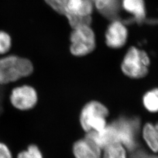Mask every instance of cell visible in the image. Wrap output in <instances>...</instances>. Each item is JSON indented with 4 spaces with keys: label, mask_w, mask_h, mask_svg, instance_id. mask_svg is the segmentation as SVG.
Returning a JSON list of instances; mask_svg holds the SVG:
<instances>
[{
    "label": "cell",
    "mask_w": 158,
    "mask_h": 158,
    "mask_svg": "<svg viewBox=\"0 0 158 158\" xmlns=\"http://www.w3.org/2000/svg\"><path fill=\"white\" fill-rule=\"evenodd\" d=\"M32 62L26 57L14 54L0 56V85L15 83L32 73Z\"/></svg>",
    "instance_id": "1"
},
{
    "label": "cell",
    "mask_w": 158,
    "mask_h": 158,
    "mask_svg": "<svg viewBox=\"0 0 158 158\" xmlns=\"http://www.w3.org/2000/svg\"><path fill=\"white\" fill-rule=\"evenodd\" d=\"M109 111L101 102L96 100L87 102L79 113V124L85 133L98 132L107 125Z\"/></svg>",
    "instance_id": "2"
},
{
    "label": "cell",
    "mask_w": 158,
    "mask_h": 158,
    "mask_svg": "<svg viewBox=\"0 0 158 158\" xmlns=\"http://www.w3.org/2000/svg\"><path fill=\"white\" fill-rule=\"evenodd\" d=\"M150 59L145 51L131 47L121 63V70L131 79H142L148 73Z\"/></svg>",
    "instance_id": "3"
},
{
    "label": "cell",
    "mask_w": 158,
    "mask_h": 158,
    "mask_svg": "<svg viewBox=\"0 0 158 158\" xmlns=\"http://www.w3.org/2000/svg\"><path fill=\"white\" fill-rule=\"evenodd\" d=\"M70 40L69 51L73 56H85L96 48L95 35L90 26L85 25L73 29Z\"/></svg>",
    "instance_id": "4"
},
{
    "label": "cell",
    "mask_w": 158,
    "mask_h": 158,
    "mask_svg": "<svg viewBox=\"0 0 158 158\" xmlns=\"http://www.w3.org/2000/svg\"><path fill=\"white\" fill-rule=\"evenodd\" d=\"M10 101L15 108L27 111L35 107L38 101V96L34 87L28 85H21L12 90Z\"/></svg>",
    "instance_id": "5"
},
{
    "label": "cell",
    "mask_w": 158,
    "mask_h": 158,
    "mask_svg": "<svg viewBox=\"0 0 158 158\" xmlns=\"http://www.w3.org/2000/svg\"><path fill=\"white\" fill-rule=\"evenodd\" d=\"M102 149L97 142L85 135L72 145L74 158H102Z\"/></svg>",
    "instance_id": "6"
},
{
    "label": "cell",
    "mask_w": 158,
    "mask_h": 158,
    "mask_svg": "<svg viewBox=\"0 0 158 158\" xmlns=\"http://www.w3.org/2000/svg\"><path fill=\"white\" fill-rule=\"evenodd\" d=\"M127 37L128 31L124 23L119 20H114L109 25L106 31V44L111 48H120L124 45Z\"/></svg>",
    "instance_id": "7"
},
{
    "label": "cell",
    "mask_w": 158,
    "mask_h": 158,
    "mask_svg": "<svg viewBox=\"0 0 158 158\" xmlns=\"http://www.w3.org/2000/svg\"><path fill=\"white\" fill-rule=\"evenodd\" d=\"M93 11L91 0H66L62 15L70 16H90Z\"/></svg>",
    "instance_id": "8"
},
{
    "label": "cell",
    "mask_w": 158,
    "mask_h": 158,
    "mask_svg": "<svg viewBox=\"0 0 158 158\" xmlns=\"http://www.w3.org/2000/svg\"><path fill=\"white\" fill-rule=\"evenodd\" d=\"M126 11L133 15L132 21L141 23L145 19L146 10L143 0H123L122 5Z\"/></svg>",
    "instance_id": "9"
},
{
    "label": "cell",
    "mask_w": 158,
    "mask_h": 158,
    "mask_svg": "<svg viewBox=\"0 0 158 158\" xmlns=\"http://www.w3.org/2000/svg\"><path fill=\"white\" fill-rule=\"evenodd\" d=\"M142 137L147 146L154 153H158V123H148L142 128Z\"/></svg>",
    "instance_id": "10"
},
{
    "label": "cell",
    "mask_w": 158,
    "mask_h": 158,
    "mask_svg": "<svg viewBox=\"0 0 158 158\" xmlns=\"http://www.w3.org/2000/svg\"><path fill=\"white\" fill-rule=\"evenodd\" d=\"M102 149V158H128V150L121 143L109 144Z\"/></svg>",
    "instance_id": "11"
},
{
    "label": "cell",
    "mask_w": 158,
    "mask_h": 158,
    "mask_svg": "<svg viewBox=\"0 0 158 158\" xmlns=\"http://www.w3.org/2000/svg\"><path fill=\"white\" fill-rule=\"evenodd\" d=\"M142 100L143 105L148 111L158 113V88L147 91Z\"/></svg>",
    "instance_id": "12"
},
{
    "label": "cell",
    "mask_w": 158,
    "mask_h": 158,
    "mask_svg": "<svg viewBox=\"0 0 158 158\" xmlns=\"http://www.w3.org/2000/svg\"><path fill=\"white\" fill-rule=\"evenodd\" d=\"M120 7L121 3L119 0H113L99 11L107 19L113 21L118 20Z\"/></svg>",
    "instance_id": "13"
},
{
    "label": "cell",
    "mask_w": 158,
    "mask_h": 158,
    "mask_svg": "<svg viewBox=\"0 0 158 158\" xmlns=\"http://www.w3.org/2000/svg\"><path fill=\"white\" fill-rule=\"evenodd\" d=\"M15 158H44V155L40 148L32 143L25 149L18 153Z\"/></svg>",
    "instance_id": "14"
},
{
    "label": "cell",
    "mask_w": 158,
    "mask_h": 158,
    "mask_svg": "<svg viewBox=\"0 0 158 158\" xmlns=\"http://www.w3.org/2000/svg\"><path fill=\"white\" fill-rule=\"evenodd\" d=\"M12 43L10 35L0 31V56L8 54L12 49Z\"/></svg>",
    "instance_id": "15"
},
{
    "label": "cell",
    "mask_w": 158,
    "mask_h": 158,
    "mask_svg": "<svg viewBox=\"0 0 158 158\" xmlns=\"http://www.w3.org/2000/svg\"><path fill=\"white\" fill-rule=\"evenodd\" d=\"M0 158H13L9 147L2 142H0Z\"/></svg>",
    "instance_id": "16"
},
{
    "label": "cell",
    "mask_w": 158,
    "mask_h": 158,
    "mask_svg": "<svg viewBox=\"0 0 158 158\" xmlns=\"http://www.w3.org/2000/svg\"><path fill=\"white\" fill-rule=\"evenodd\" d=\"M128 158H158V155L155 154H149L142 151H132Z\"/></svg>",
    "instance_id": "17"
},
{
    "label": "cell",
    "mask_w": 158,
    "mask_h": 158,
    "mask_svg": "<svg viewBox=\"0 0 158 158\" xmlns=\"http://www.w3.org/2000/svg\"><path fill=\"white\" fill-rule=\"evenodd\" d=\"M94 2L95 4H100L104 3V2H106V1H107L108 0H92Z\"/></svg>",
    "instance_id": "18"
}]
</instances>
